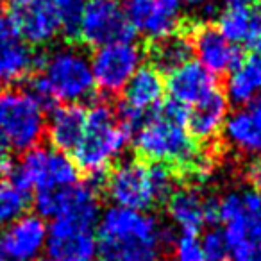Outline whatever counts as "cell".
<instances>
[{
    "label": "cell",
    "instance_id": "1",
    "mask_svg": "<svg viewBox=\"0 0 261 261\" xmlns=\"http://www.w3.org/2000/svg\"><path fill=\"white\" fill-rule=\"evenodd\" d=\"M135 147L149 163L174 165L195 174L211 170L206 158L188 130V109L174 100L161 102L136 129Z\"/></svg>",
    "mask_w": 261,
    "mask_h": 261
},
{
    "label": "cell",
    "instance_id": "2",
    "mask_svg": "<svg viewBox=\"0 0 261 261\" xmlns=\"http://www.w3.org/2000/svg\"><path fill=\"white\" fill-rule=\"evenodd\" d=\"M97 242L106 261H163L172 236L147 211L111 206L98 218Z\"/></svg>",
    "mask_w": 261,
    "mask_h": 261
},
{
    "label": "cell",
    "instance_id": "3",
    "mask_svg": "<svg viewBox=\"0 0 261 261\" xmlns=\"http://www.w3.org/2000/svg\"><path fill=\"white\" fill-rule=\"evenodd\" d=\"M40 73L25 88L45 109L59 104H84L95 93L90 58L79 47H59L43 56Z\"/></svg>",
    "mask_w": 261,
    "mask_h": 261
},
{
    "label": "cell",
    "instance_id": "4",
    "mask_svg": "<svg viewBox=\"0 0 261 261\" xmlns=\"http://www.w3.org/2000/svg\"><path fill=\"white\" fill-rule=\"evenodd\" d=\"M175 192L170 167L142 160H125L113 167L106 177V193L113 206L147 211L167 202Z\"/></svg>",
    "mask_w": 261,
    "mask_h": 261
},
{
    "label": "cell",
    "instance_id": "5",
    "mask_svg": "<svg viewBox=\"0 0 261 261\" xmlns=\"http://www.w3.org/2000/svg\"><path fill=\"white\" fill-rule=\"evenodd\" d=\"M130 133L118 122L116 111L106 100H95L86 109V129L73 150L77 168L88 177H100L125 152Z\"/></svg>",
    "mask_w": 261,
    "mask_h": 261
},
{
    "label": "cell",
    "instance_id": "6",
    "mask_svg": "<svg viewBox=\"0 0 261 261\" xmlns=\"http://www.w3.org/2000/svg\"><path fill=\"white\" fill-rule=\"evenodd\" d=\"M47 133L45 108L23 88H0V135L9 149L25 152Z\"/></svg>",
    "mask_w": 261,
    "mask_h": 261
},
{
    "label": "cell",
    "instance_id": "7",
    "mask_svg": "<svg viewBox=\"0 0 261 261\" xmlns=\"http://www.w3.org/2000/svg\"><path fill=\"white\" fill-rule=\"evenodd\" d=\"M11 179L25 192H58L79 181V168L68 154L36 145L22 154L13 167Z\"/></svg>",
    "mask_w": 261,
    "mask_h": 261
},
{
    "label": "cell",
    "instance_id": "8",
    "mask_svg": "<svg viewBox=\"0 0 261 261\" xmlns=\"http://www.w3.org/2000/svg\"><path fill=\"white\" fill-rule=\"evenodd\" d=\"M217 220L229 249L261 242V193L254 188L227 192L218 200Z\"/></svg>",
    "mask_w": 261,
    "mask_h": 261
},
{
    "label": "cell",
    "instance_id": "9",
    "mask_svg": "<svg viewBox=\"0 0 261 261\" xmlns=\"http://www.w3.org/2000/svg\"><path fill=\"white\" fill-rule=\"evenodd\" d=\"M143 50L135 40L95 48L90 58L95 88L106 95L123 91L133 75L143 66Z\"/></svg>",
    "mask_w": 261,
    "mask_h": 261
},
{
    "label": "cell",
    "instance_id": "10",
    "mask_svg": "<svg viewBox=\"0 0 261 261\" xmlns=\"http://www.w3.org/2000/svg\"><path fill=\"white\" fill-rule=\"evenodd\" d=\"M75 38L88 47H104L109 43L135 40V31L127 22L122 2L118 0H88Z\"/></svg>",
    "mask_w": 261,
    "mask_h": 261
},
{
    "label": "cell",
    "instance_id": "11",
    "mask_svg": "<svg viewBox=\"0 0 261 261\" xmlns=\"http://www.w3.org/2000/svg\"><path fill=\"white\" fill-rule=\"evenodd\" d=\"M165 91L167 88L163 73L152 65H143L127 83L116 116L123 129L130 133V136L142 125L145 116L161 104Z\"/></svg>",
    "mask_w": 261,
    "mask_h": 261
},
{
    "label": "cell",
    "instance_id": "12",
    "mask_svg": "<svg viewBox=\"0 0 261 261\" xmlns=\"http://www.w3.org/2000/svg\"><path fill=\"white\" fill-rule=\"evenodd\" d=\"M122 9L133 31L154 43L177 34L185 20L181 0H122Z\"/></svg>",
    "mask_w": 261,
    "mask_h": 261
},
{
    "label": "cell",
    "instance_id": "13",
    "mask_svg": "<svg viewBox=\"0 0 261 261\" xmlns=\"http://www.w3.org/2000/svg\"><path fill=\"white\" fill-rule=\"evenodd\" d=\"M52 261H95L98 256L97 227L68 218H52L47 249Z\"/></svg>",
    "mask_w": 261,
    "mask_h": 261
},
{
    "label": "cell",
    "instance_id": "14",
    "mask_svg": "<svg viewBox=\"0 0 261 261\" xmlns=\"http://www.w3.org/2000/svg\"><path fill=\"white\" fill-rule=\"evenodd\" d=\"M8 15L29 47H47L61 33V23L48 0H9Z\"/></svg>",
    "mask_w": 261,
    "mask_h": 261
},
{
    "label": "cell",
    "instance_id": "15",
    "mask_svg": "<svg viewBox=\"0 0 261 261\" xmlns=\"http://www.w3.org/2000/svg\"><path fill=\"white\" fill-rule=\"evenodd\" d=\"M38 65L40 58L22 40L11 16L0 11V84L13 86L27 79Z\"/></svg>",
    "mask_w": 261,
    "mask_h": 261
},
{
    "label": "cell",
    "instance_id": "16",
    "mask_svg": "<svg viewBox=\"0 0 261 261\" xmlns=\"http://www.w3.org/2000/svg\"><path fill=\"white\" fill-rule=\"evenodd\" d=\"M48 225L40 215L23 213L4 227L0 247L8 261H38L47 249Z\"/></svg>",
    "mask_w": 261,
    "mask_h": 261
},
{
    "label": "cell",
    "instance_id": "17",
    "mask_svg": "<svg viewBox=\"0 0 261 261\" xmlns=\"http://www.w3.org/2000/svg\"><path fill=\"white\" fill-rule=\"evenodd\" d=\"M167 204L168 218L181 234H199L204 225L217 220L218 200L195 188L175 190Z\"/></svg>",
    "mask_w": 261,
    "mask_h": 261
},
{
    "label": "cell",
    "instance_id": "18",
    "mask_svg": "<svg viewBox=\"0 0 261 261\" xmlns=\"http://www.w3.org/2000/svg\"><path fill=\"white\" fill-rule=\"evenodd\" d=\"M165 88L170 95V100L186 109H192L193 106L218 91L217 77L193 59L172 70L165 81Z\"/></svg>",
    "mask_w": 261,
    "mask_h": 261
},
{
    "label": "cell",
    "instance_id": "19",
    "mask_svg": "<svg viewBox=\"0 0 261 261\" xmlns=\"http://www.w3.org/2000/svg\"><path fill=\"white\" fill-rule=\"evenodd\" d=\"M192 47L195 61L215 77L227 75L242 59L240 47L231 43L213 25H200L192 36Z\"/></svg>",
    "mask_w": 261,
    "mask_h": 261
},
{
    "label": "cell",
    "instance_id": "20",
    "mask_svg": "<svg viewBox=\"0 0 261 261\" xmlns=\"http://www.w3.org/2000/svg\"><path fill=\"white\" fill-rule=\"evenodd\" d=\"M222 136L234 152L261 158V98L229 113Z\"/></svg>",
    "mask_w": 261,
    "mask_h": 261
},
{
    "label": "cell",
    "instance_id": "21",
    "mask_svg": "<svg viewBox=\"0 0 261 261\" xmlns=\"http://www.w3.org/2000/svg\"><path fill=\"white\" fill-rule=\"evenodd\" d=\"M86 129V109L79 104H59L47 116V133L50 147L68 154L81 143Z\"/></svg>",
    "mask_w": 261,
    "mask_h": 261
},
{
    "label": "cell",
    "instance_id": "22",
    "mask_svg": "<svg viewBox=\"0 0 261 261\" xmlns=\"http://www.w3.org/2000/svg\"><path fill=\"white\" fill-rule=\"evenodd\" d=\"M229 116V102L222 91H215L206 100L188 109V130L195 142H213L222 135Z\"/></svg>",
    "mask_w": 261,
    "mask_h": 261
},
{
    "label": "cell",
    "instance_id": "23",
    "mask_svg": "<svg viewBox=\"0 0 261 261\" xmlns=\"http://www.w3.org/2000/svg\"><path fill=\"white\" fill-rule=\"evenodd\" d=\"M225 98L238 108L261 98V54L242 58L225 79Z\"/></svg>",
    "mask_w": 261,
    "mask_h": 261
},
{
    "label": "cell",
    "instance_id": "24",
    "mask_svg": "<svg viewBox=\"0 0 261 261\" xmlns=\"http://www.w3.org/2000/svg\"><path fill=\"white\" fill-rule=\"evenodd\" d=\"M193 47L192 38L177 33L174 36L167 38L163 41H158L152 48V63L154 68H158L161 73H170L172 70L179 68L185 63L192 61Z\"/></svg>",
    "mask_w": 261,
    "mask_h": 261
},
{
    "label": "cell",
    "instance_id": "25",
    "mask_svg": "<svg viewBox=\"0 0 261 261\" xmlns=\"http://www.w3.org/2000/svg\"><path fill=\"white\" fill-rule=\"evenodd\" d=\"M29 206V192L20 188L11 177H0V229L20 218Z\"/></svg>",
    "mask_w": 261,
    "mask_h": 261
},
{
    "label": "cell",
    "instance_id": "26",
    "mask_svg": "<svg viewBox=\"0 0 261 261\" xmlns=\"http://www.w3.org/2000/svg\"><path fill=\"white\" fill-rule=\"evenodd\" d=\"M61 23V31L68 36L75 38L77 27L81 22V15L84 11L88 0H48Z\"/></svg>",
    "mask_w": 261,
    "mask_h": 261
},
{
    "label": "cell",
    "instance_id": "27",
    "mask_svg": "<svg viewBox=\"0 0 261 261\" xmlns=\"http://www.w3.org/2000/svg\"><path fill=\"white\" fill-rule=\"evenodd\" d=\"M204 261H231L229 257V247L224 234L218 229H210L200 238Z\"/></svg>",
    "mask_w": 261,
    "mask_h": 261
},
{
    "label": "cell",
    "instance_id": "28",
    "mask_svg": "<svg viewBox=\"0 0 261 261\" xmlns=\"http://www.w3.org/2000/svg\"><path fill=\"white\" fill-rule=\"evenodd\" d=\"M175 261H204L199 234H179L172 240Z\"/></svg>",
    "mask_w": 261,
    "mask_h": 261
},
{
    "label": "cell",
    "instance_id": "29",
    "mask_svg": "<svg viewBox=\"0 0 261 261\" xmlns=\"http://www.w3.org/2000/svg\"><path fill=\"white\" fill-rule=\"evenodd\" d=\"M242 45L252 50V54H261V8H252L250 11L249 25H247Z\"/></svg>",
    "mask_w": 261,
    "mask_h": 261
},
{
    "label": "cell",
    "instance_id": "30",
    "mask_svg": "<svg viewBox=\"0 0 261 261\" xmlns=\"http://www.w3.org/2000/svg\"><path fill=\"white\" fill-rule=\"evenodd\" d=\"M231 261H261V242L242 243L229 249Z\"/></svg>",
    "mask_w": 261,
    "mask_h": 261
},
{
    "label": "cell",
    "instance_id": "31",
    "mask_svg": "<svg viewBox=\"0 0 261 261\" xmlns=\"http://www.w3.org/2000/svg\"><path fill=\"white\" fill-rule=\"evenodd\" d=\"M181 4H182V8L199 11L202 16L218 15L217 9H215V6H213V0H181Z\"/></svg>",
    "mask_w": 261,
    "mask_h": 261
},
{
    "label": "cell",
    "instance_id": "32",
    "mask_svg": "<svg viewBox=\"0 0 261 261\" xmlns=\"http://www.w3.org/2000/svg\"><path fill=\"white\" fill-rule=\"evenodd\" d=\"M9 147L6 143L4 136L0 135V177H11V172L15 165L9 160Z\"/></svg>",
    "mask_w": 261,
    "mask_h": 261
},
{
    "label": "cell",
    "instance_id": "33",
    "mask_svg": "<svg viewBox=\"0 0 261 261\" xmlns=\"http://www.w3.org/2000/svg\"><path fill=\"white\" fill-rule=\"evenodd\" d=\"M245 175L250 181V185H252L254 188H259V193H261V158H256V160H252L247 165Z\"/></svg>",
    "mask_w": 261,
    "mask_h": 261
},
{
    "label": "cell",
    "instance_id": "34",
    "mask_svg": "<svg viewBox=\"0 0 261 261\" xmlns=\"http://www.w3.org/2000/svg\"><path fill=\"white\" fill-rule=\"evenodd\" d=\"M225 8H242V6H250L252 0H222Z\"/></svg>",
    "mask_w": 261,
    "mask_h": 261
},
{
    "label": "cell",
    "instance_id": "35",
    "mask_svg": "<svg viewBox=\"0 0 261 261\" xmlns=\"http://www.w3.org/2000/svg\"><path fill=\"white\" fill-rule=\"evenodd\" d=\"M0 261H8V259H6V256H4V252H2V247H0Z\"/></svg>",
    "mask_w": 261,
    "mask_h": 261
},
{
    "label": "cell",
    "instance_id": "36",
    "mask_svg": "<svg viewBox=\"0 0 261 261\" xmlns=\"http://www.w3.org/2000/svg\"><path fill=\"white\" fill-rule=\"evenodd\" d=\"M38 261H52V259H48V257H40Z\"/></svg>",
    "mask_w": 261,
    "mask_h": 261
},
{
    "label": "cell",
    "instance_id": "37",
    "mask_svg": "<svg viewBox=\"0 0 261 261\" xmlns=\"http://www.w3.org/2000/svg\"><path fill=\"white\" fill-rule=\"evenodd\" d=\"M95 261H106V259H95Z\"/></svg>",
    "mask_w": 261,
    "mask_h": 261
},
{
    "label": "cell",
    "instance_id": "38",
    "mask_svg": "<svg viewBox=\"0 0 261 261\" xmlns=\"http://www.w3.org/2000/svg\"><path fill=\"white\" fill-rule=\"evenodd\" d=\"M257 2H259V4H261V0H257Z\"/></svg>",
    "mask_w": 261,
    "mask_h": 261
}]
</instances>
